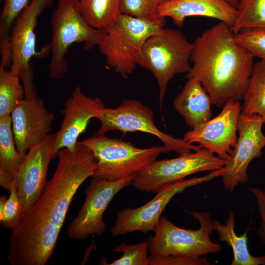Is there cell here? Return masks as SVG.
<instances>
[{
	"mask_svg": "<svg viewBox=\"0 0 265 265\" xmlns=\"http://www.w3.org/2000/svg\"><path fill=\"white\" fill-rule=\"evenodd\" d=\"M57 157L55 172L41 196L11 230L8 259L13 265L46 264L54 252L74 195L94 174L95 158L79 142L74 150H60Z\"/></svg>",
	"mask_w": 265,
	"mask_h": 265,
	"instance_id": "1",
	"label": "cell"
},
{
	"mask_svg": "<svg viewBox=\"0 0 265 265\" xmlns=\"http://www.w3.org/2000/svg\"><path fill=\"white\" fill-rule=\"evenodd\" d=\"M254 57L236 42L230 27L219 22L193 42L192 65L186 77L197 79L212 104L222 109L229 101L243 99L253 70Z\"/></svg>",
	"mask_w": 265,
	"mask_h": 265,
	"instance_id": "2",
	"label": "cell"
},
{
	"mask_svg": "<svg viewBox=\"0 0 265 265\" xmlns=\"http://www.w3.org/2000/svg\"><path fill=\"white\" fill-rule=\"evenodd\" d=\"M165 24V17L148 20L121 13L105 30L99 50L107 65L126 78L139 65L146 40L163 28Z\"/></svg>",
	"mask_w": 265,
	"mask_h": 265,
	"instance_id": "3",
	"label": "cell"
},
{
	"mask_svg": "<svg viewBox=\"0 0 265 265\" xmlns=\"http://www.w3.org/2000/svg\"><path fill=\"white\" fill-rule=\"evenodd\" d=\"M50 23L52 38L48 45L51 53L48 71L52 79L64 78L68 69L66 54L75 43H84L90 48L100 43L106 34L104 30L92 27L80 11V0H58Z\"/></svg>",
	"mask_w": 265,
	"mask_h": 265,
	"instance_id": "4",
	"label": "cell"
},
{
	"mask_svg": "<svg viewBox=\"0 0 265 265\" xmlns=\"http://www.w3.org/2000/svg\"><path fill=\"white\" fill-rule=\"evenodd\" d=\"M192 48L193 43L181 31L170 28H162L144 43L138 65L150 71L155 78L160 106L174 76L190 70Z\"/></svg>",
	"mask_w": 265,
	"mask_h": 265,
	"instance_id": "5",
	"label": "cell"
},
{
	"mask_svg": "<svg viewBox=\"0 0 265 265\" xmlns=\"http://www.w3.org/2000/svg\"><path fill=\"white\" fill-rule=\"evenodd\" d=\"M89 148L96 160L92 177L117 181L141 171L163 153V146L146 148L103 135L79 142Z\"/></svg>",
	"mask_w": 265,
	"mask_h": 265,
	"instance_id": "6",
	"label": "cell"
},
{
	"mask_svg": "<svg viewBox=\"0 0 265 265\" xmlns=\"http://www.w3.org/2000/svg\"><path fill=\"white\" fill-rule=\"evenodd\" d=\"M190 214L199 222L197 229L179 227L161 216L154 234L147 239L150 254L202 256L220 252L221 245L210 238L214 230L211 214L200 211H192Z\"/></svg>",
	"mask_w": 265,
	"mask_h": 265,
	"instance_id": "7",
	"label": "cell"
},
{
	"mask_svg": "<svg viewBox=\"0 0 265 265\" xmlns=\"http://www.w3.org/2000/svg\"><path fill=\"white\" fill-rule=\"evenodd\" d=\"M53 0H31L14 21L10 31L11 65L10 70L22 80L26 99L37 97L31 64L34 57L50 53L48 45L42 52L36 51L35 28L39 16L51 6Z\"/></svg>",
	"mask_w": 265,
	"mask_h": 265,
	"instance_id": "8",
	"label": "cell"
},
{
	"mask_svg": "<svg viewBox=\"0 0 265 265\" xmlns=\"http://www.w3.org/2000/svg\"><path fill=\"white\" fill-rule=\"evenodd\" d=\"M152 109L140 101L125 99L115 108L104 107L97 119L100 126L96 136L117 130L123 135L129 132H141L158 138L162 143L163 153L174 151L179 156L197 151L201 148L186 142L183 138H175L161 131L156 125Z\"/></svg>",
	"mask_w": 265,
	"mask_h": 265,
	"instance_id": "9",
	"label": "cell"
},
{
	"mask_svg": "<svg viewBox=\"0 0 265 265\" xmlns=\"http://www.w3.org/2000/svg\"><path fill=\"white\" fill-rule=\"evenodd\" d=\"M226 161L202 148L176 158L155 160L135 174L132 185L141 191L156 192L163 185L190 175L220 170Z\"/></svg>",
	"mask_w": 265,
	"mask_h": 265,
	"instance_id": "10",
	"label": "cell"
},
{
	"mask_svg": "<svg viewBox=\"0 0 265 265\" xmlns=\"http://www.w3.org/2000/svg\"><path fill=\"white\" fill-rule=\"evenodd\" d=\"M222 171L223 168L203 176L184 179L163 185L156 192L154 198L143 205L135 208L128 207L119 211L111 228V234L118 236L134 231L143 233L154 232L162 212L175 195L189 187L221 176Z\"/></svg>",
	"mask_w": 265,
	"mask_h": 265,
	"instance_id": "11",
	"label": "cell"
},
{
	"mask_svg": "<svg viewBox=\"0 0 265 265\" xmlns=\"http://www.w3.org/2000/svg\"><path fill=\"white\" fill-rule=\"evenodd\" d=\"M135 174L117 181L92 177L85 192V200L67 228L68 237L83 240L90 235L102 234L106 228L103 220L106 209L119 192L132 184Z\"/></svg>",
	"mask_w": 265,
	"mask_h": 265,
	"instance_id": "12",
	"label": "cell"
},
{
	"mask_svg": "<svg viewBox=\"0 0 265 265\" xmlns=\"http://www.w3.org/2000/svg\"><path fill=\"white\" fill-rule=\"evenodd\" d=\"M264 124L258 115L240 114L238 125L239 137L221 175L224 189L232 193L237 186L248 180L247 169L251 161L262 154L265 146Z\"/></svg>",
	"mask_w": 265,
	"mask_h": 265,
	"instance_id": "13",
	"label": "cell"
},
{
	"mask_svg": "<svg viewBox=\"0 0 265 265\" xmlns=\"http://www.w3.org/2000/svg\"><path fill=\"white\" fill-rule=\"evenodd\" d=\"M241 111L240 101H229L215 117L191 129L184 135L186 142L197 143L227 160L237 141V132Z\"/></svg>",
	"mask_w": 265,
	"mask_h": 265,
	"instance_id": "14",
	"label": "cell"
},
{
	"mask_svg": "<svg viewBox=\"0 0 265 265\" xmlns=\"http://www.w3.org/2000/svg\"><path fill=\"white\" fill-rule=\"evenodd\" d=\"M105 107L98 98L86 95L80 87H76L68 97L61 110L63 116L59 130L54 134L53 159L64 148L74 150L79 136L86 130L90 120L97 119Z\"/></svg>",
	"mask_w": 265,
	"mask_h": 265,
	"instance_id": "15",
	"label": "cell"
},
{
	"mask_svg": "<svg viewBox=\"0 0 265 265\" xmlns=\"http://www.w3.org/2000/svg\"><path fill=\"white\" fill-rule=\"evenodd\" d=\"M54 134L31 147L15 178L24 213L39 199L48 181L49 165L53 159Z\"/></svg>",
	"mask_w": 265,
	"mask_h": 265,
	"instance_id": "16",
	"label": "cell"
},
{
	"mask_svg": "<svg viewBox=\"0 0 265 265\" xmlns=\"http://www.w3.org/2000/svg\"><path fill=\"white\" fill-rule=\"evenodd\" d=\"M13 134L18 151L27 153L44 140L52 130L53 112L38 97L22 100L11 114Z\"/></svg>",
	"mask_w": 265,
	"mask_h": 265,
	"instance_id": "17",
	"label": "cell"
},
{
	"mask_svg": "<svg viewBox=\"0 0 265 265\" xmlns=\"http://www.w3.org/2000/svg\"><path fill=\"white\" fill-rule=\"evenodd\" d=\"M237 8L224 0H170L158 8L156 17H170L179 27L190 16H202L217 19L230 27L237 17Z\"/></svg>",
	"mask_w": 265,
	"mask_h": 265,
	"instance_id": "18",
	"label": "cell"
},
{
	"mask_svg": "<svg viewBox=\"0 0 265 265\" xmlns=\"http://www.w3.org/2000/svg\"><path fill=\"white\" fill-rule=\"evenodd\" d=\"M212 104L209 95L195 78L188 79L173 102L175 110L190 129L212 118Z\"/></svg>",
	"mask_w": 265,
	"mask_h": 265,
	"instance_id": "19",
	"label": "cell"
},
{
	"mask_svg": "<svg viewBox=\"0 0 265 265\" xmlns=\"http://www.w3.org/2000/svg\"><path fill=\"white\" fill-rule=\"evenodd\" d=\"M214 230L216 231L221 241L232 248L233 258L231 265H265V254L260 256L252 255L248 246V231L241 235L235 230V214L231 210L224 224L213 219Z\"/></svg>",
	"mask_w": 265,
	"mask_h": 265,
	"instance_id": "20",
	"label": "cell"
},
{
	"mask_svg": "<svg viewBox=\"0 0 265 265\" xmlns=\"http://www.w3.org/2000/svg\"><path fill=\"white\" fill-rule=\"evenodd\" d=\"M26 154L16 147L11 115L0 117V171L15 178Z\"/></svg>",
	"mask_w": 265,
	"mask_h": 265,
	"instance_id": "21",
	"label": "cell"
},
{
	"mask_svg": "<svg viewBox=\"0 0 265 265\" xmlns=\"http://www.w3.org/2000/svg\"><path fill=\"white\" fill-rule=\"evenodd\" d=\"M122 0H80L81 13L93 28L105 30L122 13Z\"/></svg>",
	"mask_w": 265,
	"mask_h": 265,
	"instance_id": "22",
	"label": "cell"
},
{
	"mask_svg": "<svg viewBox=\"0 0 265 265\" xmlns=\"http://www.w3.org/2000/svg\"><path fill=\"white\" fill-rule=\"evenodd\" d=\"M241 113L258 115L265 125V61L254 63L247 90L243 98Z\"/></svg>",
	"mask_w": 265,
	"mask_h": 265,
	"instance_id": "23",
	"label": "cell"
},
{
	"mask_svg": "<svg viewBox=\"0 0 265 265\" xmlns=\"http://www.w3.org/2000/svg\"><path fill=\"white\" fill-rule=\"evenodd\" d=\"M20 80L10 70L0 66V117L10 115L24 99L25 90Z\"/></svg>",
	"mask_w": 265,
	"mask_h": 265,
	"instance_id": "24",
	"label": "cell"
},
{
	"mask_svg": "<svg viewBox=\"0 0 265 265\" xmlns=\"http://www.w3.org/2000/svg\"><path fill=\"white\" fill-rule=\"evenodd\" d=\"M30 1L4 0L0 22V53L1 63L5 66H9L11 63L10 34L12 26L18 15Z\"/></svg>",
	"mask_w": 265,
	"mask_h": 265,
	"instance_id": "25",
	"label": "cell"
},
{
	"mask_svg": "<svg viewBox=\"0 0 265 265\" xmlns=\"http://www.w3.org/2000/svg\"><path fill=\"white\" fill-rule=\"evenodd\" d=\"M236 20L230 27L235 34L245 29H265V0H240Z\"/></svg>",
	"mask_w": 265,
	"mask_h": 265,
	"instance_id": "26",
	"label": "cell"
},
{
	"mask_svg": "<svg viewBox=\"0 0 265 265\" xmlns=\"http://www.w3.org/2000/svg\"><path fill=\"white\" fill-rule=\"evenodd\" d=\"M148 242L145 240L132 245L121 243L115 247L113 252H121V257L114 260L108 265H149Z\"/></svg>",
	"mask_w": 265,
	"mask_h": 265,
	"instance_id": "27",
	"label": "cell"
},
{
	"mask_svg": "<svg viewBox=\"0 0 265 265\" xmlns=\"http://www.w3.org/2000/svg\"><path fill=\"white\" fill-rule=\"evenodd\" d=\"M234 39L254 57L265 61V29H243L234 34Z\"/></svg>",
	"mask_w": 265,
	"mask_h": 265,
	"instance_id": "28",
	"label": "cell"
},
{
	"mask_svg": "<svg viewBox=\"0 0 265 265\" xmlns=\"http://www.w3.org/2000/svg\"><path fill=\"white\" fill-rule=\"evenodd\" d=\"M9 192L10 195L7 199L4 209L0 213V222L4 227L12 230L18 225L24 213L15 179Z\"/></svg>",
	"mask_w": 265,
	"mask_h": 265,
	"instance_id": "29",
	"label": "cell"
},
{
	"mask_svg": "<svg viewBox=\"0 0 265 265\" xmlns=\"http://www.w3.org/2000/svg\"><path fill=\"white\" fill-rule=\"evenodd\" d=\"M170 0H122L121 11L122 14L148 20L158 18L156 12L162 3Z\"/></svg>",
	"mask_w": 265,
	"mask_h": 265,
	"instance_id": "30",
	"label": "cell"
},
{
	"mask_svg": "<svg viewBox=\"0 0 265 265\" xmlns=\"http://www.w3.org/2000/svg\"><path fill=\"white\" fill-rule=\"evenodd\" d=\"M202 256L150 254L149 265H211Z\"/></svg>",
	"mask_w": 265,
	"mask_h": 265,
	"instance_id": "31",
	"label": "cell"
},
{
	"mask_svg": "<svg viewBox=\"0 0 265 265\" xmlns=\"http://www.w3.org/2000/svg\"><path fill=\"white\" fill-rule=\"evenodd\" d=\"M254 196L257 205L259 218L257 234L262 243L265 246V191L258 187H248Z\"/></svg>",
	"mask_w": 265,
	"mask_h": 265,
	"instance_id": "32",
	"label": "cell"
},
{
	"mask_svg": "<svg viewBox=\"0 0 265 265\" xmlns=\"http://www.w3.org/2000/svg\"><path fill=\"white\" fill-rule=\"evenodd\" d=\"M14 180V177L0 171V185L8 192L10 191Z\"/></svg>",
	"mask_w": 265,
	"mask_h": 265,
	"instance_id": "33",
	"label": "cell"
},
{
	"mask_svg": "<svg viewBox=\"0 0 265 265\" xmlns=\"http://www.w3.org/2000/svg\"><path fill=\"white\" fill-rule=\"evenodd\" d=\"M231 5H232L233 6L235 7L236 8H237L239 2L240 0H224Z\"/></svg>",
	"mask_w": 265,
	"mask_h": 265,
	"instance_id": "34",
	"label": "cell"
},
{
	"mask_svg": "<svg viewBox=\"0 0 265 265\" xmlns=\"http://www.w3.org/2000/svg\"><path fill=\"white\" fill-rule=\"evenodd\" d=\"M3 0H0V2L2 1H3Z\"/></svg>",
	"mask_w": 265,
	"mask_h": 265,
	"instance_id": "35",
	"label": "cell"
}]
</instances>
